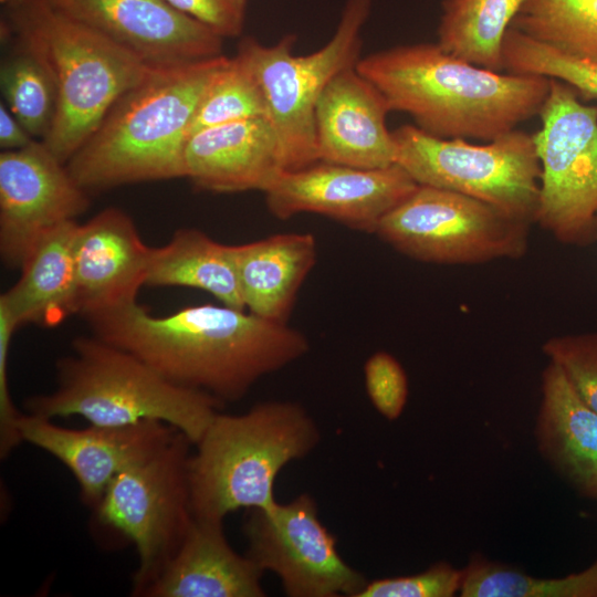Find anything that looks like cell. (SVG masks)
<instances>
[{
    "label": "cell",
    "mask_w": 597,
    "mask_h": 597,
    "mask_svg": "<svg viewBox=\"0 0 597 597\" xmlns=\"http://www.w3.org/2000/svg\"><path fill=\"white\" fill-rule=\"evenodd\" d=\"M93 335L125 349L168 380L223 404L300 359L307 337L247 310L200 304L156 316L138 302L85 318Z\"/></svg>",
    "instance_id": "cell-1"
},
{
    "label": "cell",
    "mask_w": 597,
    "mask_h": 597,
    "mask_svg": "<svg viewBox=\"0 0 597 597\" xmlns=\"http://www.w3.org/2000/svg\"><path fill=\"white\" fill-rule=\"evenodd\" d=\"M357 71L385 96L391 112L440 138L495 139L536 116L549 77L491 71L443 51L438 43L396 45L362 56Z\"/></svg>",
    "instance_id": "cell-2"
},
{
    "label": "cell",
    "mask_w": 597,
    "mask_h": 597,
    "mask_svg": "<svg viewBox=\"0 0 597 597\" xmlns=\"http://www.w3.org/2000/svg\"><path fill=\"white\" fill-rule=\"evenodd\" d=\"M226 57L154 69L126 91L65 164L74 180L88 191L186 177L190 124Z\"/></svg>",
    "instance_id": "cell-3"
},
{
    "label": "cell",
    "mask_w": 597,
    "mask_h": 597,
    "mask_svg": "<svg viewBox=\"0 0 597 597\" xmlns=\"http://www.w3.org/2000/svg\"><path fill=\"white\" fill-rule=\"evenodd\" d=\"M57 360V385L25 400L28 413L53 419L78 416L90 425L167 423L192 444L224 405L216 397L165 378L145 362L97 336H81Z\"/></svg>",
    "instance_id": "cell-4"
},
{
    "label": "cell",
    "mask_w": 597,
    "mask_h": 597,
    "mask_svg": "<svg viewBox=\"0 0 597 597\" xmlns=\"http://www.w3.org/2000/svg\"><path fill=\"white\" fill-rule=\"evenodd\" d=\"M320 440L315 420L294 401H263L240 415L218 411L189 460L195 519L223 522L239 509L273 506L280 471Z\"/></svg>",
    "instance_id": "cell-5"
},
{
    "label": "cell",
    "mask_w": 597,
    "mask_h": 597,
    "mask_svg": "<svg viewBox=\"0 0 597 597\" xmlns=\"http://www.w3.org/2000/svg\"><path fill=\"white\" fill-rule=\"evenodd\" d=\"M10 9L20 42L34 51L53 75L56 109L42 142L66 164L115 102L154 69L48 0H31Z\"/></svg>",
    "instance_id": "cell-6"
},
{
    "label": "cell",
    "mask_w": 597,
    "mask_h": 597,
    "mask_svg": "<svg viewBox=\"0 0 597 597\" xmlns=\"http://www.w3.org/2000/svg\"><path fill=\"white\" fill-rule=\"evenodd\" d=\"M371 7L373 0H346L329 41L306 55L293 54L295 34H286L273 45L252 36L239 43L237 56L251 70L264 93L285 171L320 161L316 104L331 80L362 57V31Z\"/></svg>",
    "instance_id": "cell-7"
},
{
    "label": "cell",
    "mask_w": 597,
    "mask_h": 597,
    "mask_svg": "<svg viewBox=\"0 0 597 597\" xmlns=\"http://www.w3.org/2000/svg\"><path fill=\"white\" fill-rule=\"evenodd\" d=\"M391 132L396 164L418 185L460 192L535 223L542 169L533 134L514 129L476 145L436 137L416 125Z\"/></svg>",
    "instance_id": "cell-8"
},
{
    "label": "cell",
    "mask_w": 597,
    "mask_h": 597,
    "mask_svg": "<svg viewBox=\"0 0 597 597\" xmlns=\"http://www.w3.org/2000/svg\"><path fill=\"white\" fill-rule=\"evenodd\" d=\"M192 447L177 431L154 453L119 472L92 510L97 527L135 546V596L175 554L195 521L189 488Z\"/></svg>",
    "instance_id": "cell-9"
},
{
    "label": "cell",
    "mask_w": 597,
    "mask_h": 597,
    "mask_svg": "<svg viewBox=\"0 0 597 597\" xmlns=\"http://www.w3.org/2000/svg\"><path fill=\"white\" fill-rule=\"evenodd\" d=\"M531 226L467 195L418 185L375 234L419 262L469 265L523 258Z\"/></svg>",
    "instance_id": "cell-10"
},
{
    "label": "cell",
    "mask_w": 597,
    "mask_h": 597,
    "mask_svg": "<svg viewBox=\"0 0 597 597\" xmlns=\"http://www.w3.org/2000/svg\"><path fill=\"white\" fill-rule=\"evenodd\" d=\"M538 116L535 223L562 244L591 245L597 241V104H585L570 85L549 78Z\"/></svg>",
    "instance_id": "cell-11"
},
{
    "label": "cell",
    "mask_w": 597,
    "mask_h": 597,
    "mask_svg": "<svg viewBox=\"0 0 597 597\" xmlns=\"http://www.w3.org/2000/svg\"><path fill=\"white\" fill-rule=\"evenodd\" d=\"M247 556L272 572L290 597H357L365 576L339 555L336 537L321 522L307 493L265 510H250Z\"/></svg>",
    "instance_id": "cell-12"
},
{
    "label": "cell",
    "mask_w": 597,
    "mask_h": 597,
    "mask_svg": "<svg viewBox=\"0 0 597 597\" xmlns=\"http://www.w3.org/2000/svg\"><path fill=\"white\" fill-rule=\"evenodd\" d=\"M87 191L42 140L0 154V254L20 268L46 234L75 221L88 207Z\"/></svg>",
    "instance_id": "cell-13"
},
{
    "label": "cell",
    "mask_w": 597,
    "mask_h": 597,
    "mask_svg": "<svg viewBox=\"0 0 597 597\" xmlns=\"http://www.w3.org/2000/svg\"><path fill=\"white\" fill-rule=\"evenodd\" d=\"M418 184L399 165L362 169L326 161L282 171L263 192L280 220L317 213L349 229L374 233L383 218Z\"/></svg>",
    "instance_id": "cell-14"
},
{
    "label": "cell",
    "mask_w": 597,
    "mask_h": 597,
    "mask_svg": "<svg viewBox=\"0 0 597 597\" xmlns=\"http://www.w3.org/2000/svg\"><path fill=\"white\" fill-rule=\"evenodd\" d=\"M153 69L222 55L223 38L166 0H48Z\"/></svg>",
    "instance_id": "cell-15"
},
{
    "label": "cell",
    "mask_w": 597,
    "mask_h": 597,
    "mask_svg": "<svg viewBox=\"0 0 597 597\" xmlns=\"http://www.w3.org/2000/svg\"><path fill=\"white\" fill-rule=\"evenodd\" d=\"M51 420L21 413L17 423L21 441L62 462L76 479L83 503L92 510L119 472L154 453L178 431L155 420L85 429L63 428Z\"/></svg>",
    "instance_id": "cell-16"
},
{
    "label": "cell",
    "mask_w": 597,
    "mask_h": 597,
    "mask_svg": "<svg viewBox=\"0 0 597 597\" xmlns=\"http://www.w3.org/2000/svg\"><path fill=\"white\" fill-rule=\"evenodd\" d=\"M150 251L132 218L118 208L108 207L77 224L76 314L87 318L137 302L146 285Z\"/></svg>",
    "instance_id": "cell-17"
},
{
    "label": "cell",
    "mask_w": 597,
    "mask_h": 597,
    "mask_svg": "<svg viewBox=\"0 0 597 597\" xmlns=\"http://www.w3.org/2000/svg\"><path fill=\"white\" fill-rule=\"evenodd\" d=\"M389 112L385 96L356 65L339 72L315 108L320 161L362 169L396 164L392 132L386 125Z\"/></svg>",
    "instance_id": "cell-18"
},
{
    "label": "cell",
    "mask_w": 597,
    "mask_h": 597,
    "mask_svg": "<svg viewBox=\"0 0 597 597\" xmlns=\"http://www.w3.org/2000/svg\"><path fill=\"white\" fill-rule=\"evenodd\" d=\"M186 177L199 189L264 192L284 171L276 133L266 117L226 123L192 134L184 153Z\"/></svg>",
    "instance_id": "cell-19"
},
{
    "label": "cell",
    "mask_w": 597,
    "mask_h": 597,
    "mask_svg": "<svg viewBox=\"0 0 597 597\" xmlns=\"http://www.w3.org/2000/svg\"><path fill=\"white\" fill-rule=\"evenodd\" d=\"M263 574L230 546L223 522L195 519L178 549L139 596L263 597Z\"/></svg>",
    "instance_id": "cell-20"
},
{
    "label": "cell",
    "mask_w": 597,
    "mask_h": 597,
    "mask_svg": "<svg viewBox=\"0 0 597 597\" xmlns=\"http://www.w3.org/2000/svg\"><path fill=\"white\" fill-rule=\"evenodd\" d=\"M534 438L547 465L580 495L597 501V412L549 360L541 375Z\"/></svg>",
    "instance_id": "cell-21"
},
{
    "label": "cell",
    "mask_w": 597,
    "mask_h": 597,
    "mask_svg": "<svg viewBox=\"0 0 597 597\" xmlns=\"http://www.w3.org/2000/svg\"><path fill=\"white\" fill-rule=\"evenodd\" d=\"M247 311L287 323L297 293L317 261L316 238L308 232L277 233L231 245Z\"/></svg>",
    "instance_id": "cell-22"
},
{
    "label": "cell",
    "mask_w": 597,
    "mask_h": 597,
    "mask_svg": "<svg viewBox=\"0 0 597 597\" xmlns=\"http://www.w3.org/2000/svg\"><path fill=\"white\" fill-rule=\"evenodd\" d=\"M76 221L40 240L20 266L18 281L0 296L19 326H56L75 310Z\"/></svg>",
    "instance_id": "cell-23"
},
{
    "label": "cell",
    "mask_w": 597,
    "mask_h": 597,
    "mask_svg": "<svg viewBox=\"0 0 597 597\" xmlns=\"http://www.w3.org/2000/svg\"><path fill=\"white\" fill-rule=\"evenodd\" d=\"M146 284L202 290L223 305L245 310L231 245L198 229H178L166 244L151 247Z\"/></svg>",
    "instance_id": "cell-24"
},
{
    "label": "cell",
    "mask_w": 597,
    "mask_h": 597,
    "mask_svg": "<svg viewBox=\"0 0 597 597\" xmlns=\"http://www.w3.org/2000/svg\"><path fill=\"white\" fill-rule=\"evenodd\" d=\"M522 1L442 0L438 45L478 66L503 71V39Z\"/></svg>",
    "instance_id": "cell-25"
},
{
    "label": "cell",
    "mask_w": 597,
    "mask_h": 597,
    "mask_svg": "<svg viewBox=\"0 0 597 597\" xmlns=\"http://www.w3.org/2000/svg\"><path fill=\"white\" fill-rule=\"evenodd\" d=\"M511 28L561 53L597 63V0H523Z\"/></svg>",
    "instance_id": "cell-26"
},
{
    "label": "cell",
    "mask_w": 597,
    "mask_h": 597,
    "mask_svg": "<svg viewBox=\"0 0 597 597\" xmlns=\"http://www.w3.org/2000/svg\"><path fill=\"white\" fill-rule=\"evenodd\" d=\"M462 570L461 597H597V561L579 573L541 578L474 553Z\"/></svg>",
    "instance_id": "cell-27"
},
{
    "label": "cell",
    "mask_w": 597,
    "mask_h": 597,
    "mask_svg": "<svg viewBox=\"0 0 597 597\" xmlns=\"http://www.w3.org/2000/svg\"><path fill=\"white\" fill-rule=\"evenodd\" d=\"M21 49L1 63L3 103L34 139L43 140L55 115L56 86L46 63L23 43Z\"/></svg>",
    "instance_id": "cell-28"
},
{
    "label": "cell",
    "mask_w": 597,
    "mask_h": 597,
    "mask_svg": "<svg viewBox=\"0 0 597 597\" xmlns=\"http://www.w3.org/2000/svg\"><path fill=\"white\" fill-rule=\"evenodd\" d=\"M256 117L269 118L261 85L240 57H226L199 102L189 137L208 127Z\"/></svg>",
    "instance_id": "cell-29"
},
{
    "label": "cell",
    "mask_w": 597,
    "mask_h": 597,
    "mask_svg": "<svg viewBox=\"0 0 597 597\" xmlns=\"http://www.w3.org/2000/svg\"><path fill=\"white\" fill-rule=\"evenodd\" d=\"M503 70L559 80L587 102L597 100V63L579 60L510 28L502 44Z\"/></svg>",
    "instance_id": "cell-30"
},
{
    "label": "cell",
    "mask_w": 597,
    "mask_h": 597,
    "mask_svg": "<svg viewBox=\"0 0 597 597\" xmlns=\"http://www.w3.org/2000/svg\"><path fill=\"white\" fill-rule=\"evenodd\" d=\"M542 352L597 412V332L553 336L543 343Z\"/></svg>",
    "instance_id": "cell-31"
},
{
    "label": "cell",
    "mask_w": 597,
    "mask_h": 597,
    "mask_svg": "<svg viewBox=\"0 0 597 597\" xmlns=\"http://www.w3.org/2000/svg\"><path fill=\"white\" fill-rule=\"evenodd\" d=\"M462 577V568L440 561L412 575L369 580L357 597H453Z\"/></svg>",
    "instance_id": "cell-32"
},
{
    "label": "cell",
    "mask_w": 597,
    "mask_h": 597,
    "mask_svg": "<svg viewBox=\"0 0 597 597\" xmlns=\"http://www.w3.org/2000/svg\"><path fill=\"white\" fill-rule=\"evenodd\" d=\"M364 378L374 408L387 420H397L409 394L408 377L401 364L387 352H376L364 365Z\"/></svg>",
    "instance_id": "cell-33"
},
{
    "label": "cell",
    "mask_w": 597,
    "mask_h": 597,
    "mask_svg": "<svg viewBox=\"0 0 597 597\" xmlns=\"http://www.w3.org/2000/svg\"><path fill=\"white\" fill-rule=\"evenodd\" d=\"M18 323L0 302V454L6 458L19 443L21 438L17 423L21 412L14 407L8 379L9 347Z\"/></svg>",
    "instance_id": "cell-34"
},
{
    "label": "cell",
    "mask_w": 597,
    "mask_h": 597,
    "mask_svg": "<svg viewBox=\"0 0 597 597\" xmlns=\"http://www.w3.org/2000/svg\"><path fill=\"white\" fill-rule=\"evenodd\" d=\"M181 13L201 22L221 38L239 36L244 28L248 0H166Z\"/></svg>",
    "instance_id": "cell-35"
},
{
    "label": "cell",
    "mask_w": 597,
    "mask_h": 597,
    "mask_svg": "<svg viewBox=\"0 0 597 597\" xmlns=\"http://www.w3.org/2000/svg\"><path fill=\"white\" fill-rule=\"evenodd\" d=\"M34 139L13 116L3 102L0 104V147L3 150L21 149Z\"/></svg>",
    "instance_id": "cell-36"
},
{
    "label": "cell",
    "mask_w": 597,
    "mask_h": 597,
    "mask_svg": "<svg viewBox=\"0 0 597 597\" xmlns=\"http://www.w3.org/2000/svg\"><path fill=\"white\" fill-rule=\"evenodd\" d=\"M28 1H31V0H9L8 3H7V6H8L9 8H12V7H17V6H20V4H22V3H25V2H28Z\"/></svg>",
    "instance_id": "cell-37"
},
{
    "label": "cell",
    "mask_w": 597,
    "mask_h": 597,
    "mask_svg": "<svg viewBox=\"0 0 597 597\" xmlns=\"http://www.w3.org/2000/svg\"><path fill=\"white\" fill-rule=\"evenodd\" d=\"M2 3L7 4L9 0H1Z\"/></svg>",
    "instance_id": "cell-38"
}]
</instances>
